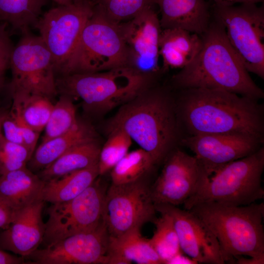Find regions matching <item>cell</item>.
Instances as JSON below:
<instances>
[{
    "mask_svg": "<svg viewBox=\"0 0 264 264\" xmlns=\"http://www.w3.org/2000/svg\"><path fill=\"white\" fill-rule=\"evenodd\" d=\"M178 119L190 135L238 133L263 138L264 111L258 100L219 89H182Z\"/></svg>",
    "mask_w": 264,
    "mask_h": 264,
    "instance_id": "6da1fadb",
    "label": "cell"
},
{
    "mask_svg": "<svg viewBox=\"0 0 264 264\" xmlns=\"http://www.w3.org/2000/svg\"><path fill=\"white\" fill-rule=\"evenodd\" d=\"M200 36L202 45L198 54L172 78L176 87L221 90L258 101L264 97L263 90L251 78L219 21L211 17Z\"/></svg>",
    "mask_w": 264,
    "mask_h": 264,
    "instance_id": "7a4b0ae2",
    "label": "cell"
},
{
    "mask_svg": "<svg viewBox=\"0 0 264 264\" xmlns=\"http://www.w3.org/2000/svg\"><path fill=\"white\" fill-rule=\"evenodd\" d=\"M178 123L176 105L171 97L162 90L148 87L120 106L110 120L107 130L125 132L156 165L173 150Z\"/></svg>",
    "mask_w": 264,
    "mask_h": 264,
    "instance_id": "3957f363",
    "label": "cell"
},
{
    "mask_svg": "<svg viewBox=\"0 0 264 264\" xmlns=\"http://www.w3.org/2000/svg\"><path fill=\"white\" fill-rule=\"evenodd\" d=\"M189 210L215 235L225 263L246 257L253 264H264L263 202L242 206L203 202Z\"/></svg>",
    "mask_w": 264,
    "mask_h": 264,
    "instance_id": "277c9868",
    "label": "cell"
},
{
    "mask_svg": "<svg viewBox=\"0 0 264 264\" xmlns=\"http://www.w3.org/2000/svg\"><path fill=\"white\" fill-rule=\"evenodd\" d=\"M151 79L128 67L57 76L58 93L80 99L86 110L104 113L121 106L148 87Z\"/></svg>",
    "mask_w": 264,
    "mask_h": 264,
    "instance_id": "5b68a950",
    "label": "cell"
},
{
    "mask_svg": "<svg viewBox=\"0 0 264 264\" xmlns=\"http://www.w3.org/2000/svg\"><path fill=\"white\" fill-rule=\"evenodd\" d=\"M264 149L229 162L207 177L196 193L183 204L189 210L203 202L242 206L264 198L262 176Z\"/></svg>",
    "mask_w": 264,
    "mask_h": 264,
    "instance_id": "8992f818",
    "label": "cell"
},
{
    "mask_svg": "<svg viewBox=\"0 0 264 264\" xmlns=\"http://www.w3.org/2000/svg\"><path fill=\"white\" fill-rule=\"evenodd\" d=\"M128 61L127 49L118 23L97 7L93 8L74 49L57 76L127 67Z\"/></svg>",
    "mask_w": 264,
    "mask_h": 264,
    "instance_id": "52a82bcc",
    "label": "cell"
},
{
    "mask_svg": "<svg viewBox=\"0 0 264 264\" xmlns=\"http://www.w3.org/2000/svg\"><path fill=\"white\" fill-rule=\"evenodd\" d=\"M211 12L223 26L230 44L248 72L264 79V6L211 3Z\"/></svg>",
    "mask_w": 264,
    "mask_h": 264,
    "instance_id": "ba28073f",
    "label": "cell"
},
{
    "mask_svg": "<svg viewBox=\"0 0 264 264\" xmlns=\"http://www.w3.org/2000/svg\"><path fill=\"white\" fill-rule=\"evenodd\" d=\"M106 188L97 178L75 198L51 204L47 211L44 247L95 229L102 221Z\"/></svg>",
    "mask_w": 264,
    "mask_h": 264,
    "instance_id": "9c48e42d",
    "label": "cell"
},
{
    "mask_svg": "<svg viewBox=\"0 0 264 264\" xmlns=\"http://www.w3.org/2000/svg\"><path fill=\"white\" fill-rule=\"evenodd\" d=\"M12 93L23 91L52 98L57 94L52 56L40 36L23 34L10 58Z\"/></svg>",
    "mask_w": 264,
    "mask_h": 264,
    "instance_id": "30bf717a",
    "label": "cell"
},
{
    "mask_svg": "<svg viewBox=\"0 0 264 264\" xmlns=\"http://www.w3.org/2000/svg\"><path fill=\"white\" fill-rule=\"evenodd\" d=\"M151 185L142 178L111 184L105 197L102 220L110 236H120L156 218Z\"/></svg>",
    "mask_w": 264,
    "mask_h": 264,
    "instance_id": "8fae6325",
    "label": "cell"
},
{
    "mask_svg": "<svg viewBox=\"0 0 264 264\" xmlns=\"http://www.w3.org/2000/svg\"><path fill=\"white\" fill-rule=\"evenodd\" d=\"M93 8L84 1L59 5L41 16L35 28L50 51L56 76L74 49Z\"/></svg>",
    "mask_w": 264,
    "mask_h": 264,
    "instance_id": "7c38bea8",
    "label": "cell"
},
{
    "mask_svg": "<svg viewBox=\"0 0 264 264\" xmlns=\"http://www.w3.org/2000/svg\"><path fill=\"white\" fill-rule=\"evenodd\" d=\"M161 173L151 185L154 204H183L209 176L195 156L173 150L166 157Z\"/></svg>",
    "mask_w": 264,
    "mask_h": 264,
    "instance_id": "4fadbf2b",
    "label": "cell"
},
{
    "mask_svg": "<svg viewBox=\"0 0 264 264\" xmlns=\"http://www.w3.org/2000/svg\"><path fill=\"white\" fill-rule=\"evenodd\" d=\"M128 55L127 67L147 78L159 72V41L162 28L152 6L118 23Z\"/></svg>",
    "mask_w": 264,
    "mask_h": 264,
    "instance_id": "5bb4252c",
    "label": "cell"
},
{
    "mask_svg": "<svg viewBox=\"0 0 264 264\" xmlns=\"http://www.w3.org/2000/svg\"><path fill=\"white\" fill-rule=\"evenodd\" d=\"M110 235L102 220L94 229L37 249L27 257L37 264H108Z\"/></svg>",
    "mask_w": 264,
    "mask_h": 264,
    "instance_id": "9a60e30c",
    "label": "cell"
},
{
    "mask_svg": "<svg viewBox=\"0 0 264 264\" xmlns=\"http://www.w3.org/2000/svg\"><path fill=\"white\" fill-rule=\"evenodd\" d=\"M263 140L243 133H206L188 136L181 142L210 176L220 167L256 152Z\"/></svg>",
    "mask_w": 264,
    "mask_h": 264,
    "instance_id": "2e32d148",
    "label": "cell"
},
{
    "mask_svg": "<svg viewBox=\"0 0 264 264\" xmlns=\"http://www.w3.org/2000/svg\"><path fill=\"white\" fill-rule=\"evenodd\" d=\"M158 212L172 218L182 252L198 264H223L219 242L205 223L190 210L168 204H155Z\"/></svg>",
    "mask_w": 264,
    "mask_h": 264,
    "instance_id": "e0dca14e",
    "label": "cell"
},
{
    "mask_svg": "<svg viewBox=\"0 0 264 264\" xmlns=\"http://www.w3.org/2000/svg\"><path fill=\"white\" fill-rule=\"evenodd\" d=\"M44 202L40 199L16 210L13 220L0 235L3 249L27 257L38 248L45 231L42 219Z\"/></svg>",
    "mask_w": 264,
    "mask_h": 264,
    "instance_id": "ac0fdd59",
    "label": "cell"
},
{
    "mask_svg": "<svg viewBox=\"0 0 264 264\" xmlns=\"http://www.w3.org/2000/svg\"><path fill=\"white\" fill-rule=\"evenodd\" d=\"M154 4L159 7L162 29L181 28L201 36L211 20L207 0H154Z\"/></svg>",
    "mask_w": 264,
    "mask_h": 264,
    "instance_id": "d6986e66",
    "label": "cell"
},
{
    "mask_svg": "<svg viewBox=\"0 0 264 264\" xmlns=\"http://www.w3.org/2000/svg\"><path fill=\"white\" fill-rule=\"evenodd\" d=\"M202 45L200 35L177 28L162 29L159 41L162 69H182L195 58Z\"/></svg>",
    "mask_w": 264,
    "mask_h": 264,
    "instance_id": "ffe728a7",
    "label": "cell"
},
{
    "mask_svg": "<svg viewBox=\"0 0 264 264\" xmlns=\"http://www.w3.org/2000/svg\"><path fill=\"white\" fill-rule=\"evenodd\" d=\"M107 257L108 264H163L149 239L142 236L140 228L119 236H110Z\"/></svg>",
    "mask_w": 264,
    "mask_h": 264,
    "instance_id": "44dd1931",
    "label": "cell"
},
{
    "mask_svg": "<svg viewBox=\"0 0 264 264\" xmlns=\"http://www.w3.org/2000/svg\"><path fill=\"white\" fill-rule=\"evenodd\" d=\"M45 181L27 167L0 175V197L15 210L42 199Z\"/></svg>",
    "mask_w": 264,
    "mask_h": 264,
    "instance_id": "7402d4cb",
    "label": "cell"
},
{
    "mask_svg": "<svg viewBox=\"0 0 264 264\" xmlns=\"http://www.w3.org/2000/svg\"><path fill=\"white\" fill-rule=\"evenodd\" d=\"M96 140L95 132L89 124L78 121L66 132L41 143L28 164L32 172L45 168L66 152L78 144Z\"/></svg>",
    "mask_w": 264,
    "mask_h": 264,
    "instance_id": "603a6c76",
    "label": "cell"
},
{
    "mask_svg": "<svg viewBox=\"0 0 264 264\" xmlns=\"http://www.w3.org/2000/svg\"><path fill=\"white\" fill-rule=\"evenodd\" d=\"M99 176L97 163L45 181L41 198L51 204L70 200L90 186Z\"/></svg>",
    "mask_w": 264,
    "mask_h": 264,
    "instance_id": "cb8c5ba5",
    "label": "cell"
},
{
    "mask_svg": "<svg viewBox=\"0 0 264 264\" xmlns=\"http://www.w3.org/2000/svg\"><path fill=\"white\" fill-rule=\"evenodd\" d=\"M100 149L96 140L76 145L40 171L37 175L45 182L96 165Z\"/></svg>",
    "mask_w": 264,
    "mask_h": 264,
    "instance_id": "d4e9b609",
    "label": "cell"
},
{
    "mask_svg": "<svg viewBox=\"0 0 264 264\" xmlns=\"http://www.w3.org/2000/svg\"><path fill=\"white\" fill-rule=\"evenodd\" d=\"M12 94L13 103L10 113L40 133L44 130L53 107L51 99L23 91L14 92Z\"/></svg>",
    "mask_w": 264,
    "mask_h": 264,
    "instance_id": "484cf974",
    "label": "cell"
},
{
    "mask_svg": "<svg viewBox=\"0 0 264 264\" xmlns=\"http://www.w3.org/2000/svg\"><path fill=\"white\" fill-rule=\"evenodd\" d=\"M46 0H0V21L23 34L29 32L41 17Z\"/></svg>",
    "mask_w": 264,
    "mask_h": 264,
    "instance_id": "4316f807",
    "label": "cell"
},
{
    "mask_svg": "<svg viewBox=\"0 0 264 264\" xmlns=\"http://www.w3.org/2000/svg\"><path fill=\"white\" fill-rule=\"evenodd\" d=\"M155 165L151 156L142 149L129 152L110 170L111 183L122 184L137 181Z\"/></svg>",
    "mask_w": 264,
    "mask_h": 264,
    "instance_id": "83f0119b",
    "label": "cell"
},
{
    "mask_svg": "<svg viewBox=\"0 0 264 264\" xmlns=\"http://www.w3.org/2000/svg\"><path fill=\"white\" fill-rule=\"evenodd\" d=\"M159 213L160 217L153 222L155 230L149 240L163 264H169L182 252L172 218L166 213Z\"/></svg>",
    "mask_w": 264,
    "mask_h": 264,
    "instance_id": "f1b7e54d",
    "label": "cell"
},
{
    "mask_svg": "<svg viewBox=\"0 0 264 264\" xmlns=\"http://www.w3.org/2000/svg\"><path fill=\"white\" fill-rule=\"evenodd\" d=\"M78 121L72 99L61 95L59 99L53 105L44 127L45 132L42 143L66 132L74 127Z\"/></svg>",
    "mask_w": 264,
    "mask_h": 264,
    "instance_id": "f546056e",
    "label": "cell"
},
{
    "mask_svg": "<svg viewBox=\"0 0 264 264\" xmlns=\"http://www.w3.org/2000/svg\"><path fill=\"white\" fill-rule=\"evenodd\" d=\"M109 137L101 148L98 161L99 176L110 171L129 152L132 140L123 131L108 132Z\"/></svg>",
    "mask_w": 264,
    "mask_h": 264,
    "instance_id": "4dcf8cb0",
    "label": "cell"
},
{
    "mask_svg": "<svg viewBox=\"0 0 264 264\" xmlns=\"http://www.w3.org/2000/svg\"><path fill=\"white\" fill-rule=\"evenodd\" d=\"M97 8L116 23L129 20L145 8L152 6L154 0H97Z\"/></svg>",
    "mask_w": 264,
    "mask_h": 264,
    "instance_id": "1f68e13d",
    "label": "cell"
},
{
    "mask_svg": "<svg viewBox=\"0 0 264 264\" xmlns=\"http://www.w3.org/2000/svg\"><path fill=\"white\" fill-rule=\"evenodd\" d=\"M33 154L23 145L0 137V175L26 167Z\"/></svg>",
    "mask_w": 264,
    "mask_h": 264,
    "instance_id": "d6a6232c",
    "label": "cell"
},
{
    "mask_svg": "<svg viewBox=\"0 0 264 264\" xmlns=\"http://www.w3.org/2000/svg\"><path fill=\"white\" fill-rule=\"evenodd\" d=\"M7 25L6 22L0 23V89L4 86L5 73L10 67L11 56L14 48L6 29Z\"/></svg>",
    "mask_w": 264,
    "mask_h": 264,
    "instance_id": "836d02e7",
    "label": "cell"
},
{
    "mask_svg": "<svg viewBox=\"0 0 264 264\" xmlns=\"http://www.w3.org/2000/svg\"><path fill=\"white\" fill-rule=\"evenodd\" d=\"M1 115V130L2 129L3 132V136L10 142L23 145L20 128L15 120L9 113Z\"/></svg>",
    "mask_w": 264,
    "mask_h": 264,
    "instance_id": "e575fe53",
    "label": "cell"
},
{
    "mask_svg": "<svg viewBox=\"0 0 264 264\" xmlns=\"http://www.w3.org/2000/svg\"><path fill=\"white\" fill-rule=\"evenodd\" d=\"M9 114L20 128L23 145L33 154L40 133L26 125L17 116L10 113Z\"/></svg>",
    "mask_w": 264,
    "mask_h": 264,
    "instance_id": "d590c367",
    "label": "cell"
},
{
    "mask_svg": "<svg viewBox=\"0 0 264 264\" xmlns=\"http://www.w3.org/2000/svg\"><path fill=\"white\" fill-rule=\"evenodd\" d=\"M16 210L11 207L0 197V228H7L14 220Z\"/></svg>",
    "mask_w": 264,
    "mask_h": 264,
    "instance_id": "8d00e7d4",
    "label": "cell"
},
{
    "mask_svg": "<svg viewBox=\"0 0 264 264\" xmlns=\"http://www.w3.org/2000/svg\"><path fill=\"white\" fill-rule=\"evenodd\" d=\"M22 257L14 256L0 250V264H24Z\"/></svg>",
    "mask_w": 264,
    "mask_h": 264,
    "instance_id": "74e56055",
    "label": "cell"
},
{
    "mask_svg": "<svg viewBox=\"0 0 264 264\" xmlns=\"http://www.w3.org/2000/svg\"><path fill=\"white\" fill-rule=\"evenodd\" d=\"M211 3L222 4V5H233L243 3H258L263 2L264 0H207Z\"/></svg>",
    "mask_w": 264,
    "mask_h": 264,
    "instance_id": "f35d334b",
    "label": "cell"
},
{
    "mask_svg": "<svg viewBox=\"0 0 264 264\" xmlns=\"http://www.w3.org/2000/svg\"><path fill=\"white\" fill-rule=\"evenodd\" d=\"M169 264H197L198 263L181 252L171 260Z\"/></svg>",
    "mask_w": 264,
    "mask_h": 264,
    "instance_id": "ab89813d",
    "label": "cell"
},
{
    "mask_svg": "<svg viewBox=\"0 0 264 264\" xmlns=\"http://www.w3.org/2000/svg\"><path fill=\"white\" fill-rule=\"evenodd\" d=\"M59 5H68L73 3L72 0H53Z\"/></svg>",
    "mask_w": 264,
    "mask_h": 264,
    "instance_id": "60d3db41",
    "label": "cell"
},
{
    "mask_svg": "<svg viewBox=\"0 0 264 264\" xmlns=\"http://www.w3.org/2000/svg\"><path fill=\"white\" fill-rule=\"evenodd\" d=\"M1 119H2V115L1 114H0V137L1 135Z\"/></svg>",
    "mask_w": 264,
    "mask_h": 264,
    "instance_id": "b9f144b4",
    "label": "cell"
},
{
    "mask_svg": "<svg viewBox=\"0 0 264 264\" xmlns=\"http://www.w3.org/2000/svg\"><path fill=\"white\" fill-rule=\"evenodd\" d=\"M73 0V2L77 3V2L84 1L85 0Z\"/></svg>",
    "mask_w": 264,
    "mask_h": 264,
    "instance_id": "7bdbcfd3",
    "label": "cell"
}]
</instances>
